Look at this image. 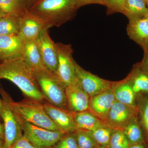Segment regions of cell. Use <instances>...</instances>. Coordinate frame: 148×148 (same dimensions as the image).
<instances>
[{
	"instance_id": "cell-8",
	"label": "cell",
	"mask_w": 148,
	"mask_h": 148,
	"mask_svg": "<svg viewBox=\"0 0 148 148\" xmlns=\"http://www.w3.org/2000/svg\"><path fill=\"white\" fill-rule=\"evenodd\" d=\"M48 29H43L36 41L45 66L54 75L58 66V52L56 43L50 38Z\"/></svg>"
},
{
	"instance_id": "cell-31",
	"label": "cell",
	"mask_w": 148,
	"mask_h": 148,
	"mask_svg": "<svg viewBox=\"0 0 148 148\" xmlns=\"http://www.w3.org/2000/svg\"><path fill=\"white\" fill-rule=\"evenodd\" d=\"M8 148H37L23 135Z\"/></svg>"
},
{
	"instance_id": "cell-23",
	"label": "cell",
	"mask_w": 148,
	"mask_h": 148,
	"mask_svg": "<svg viewBox=\"0 0 148 148\" xmlns=\"http://www.w3.org/2000/svg\"><path fill=\"white\" fill-rule=\"evenodd\" d=\"M0 9L6 15L21 17L27 12L23 10L21 0H0Z\"/></svg>"
},
{
	"instance_id": "cell-18",
	"label": "cell",
	"mask_w": 148,
	"mask_h": 148,
	"mask_svg": "<svg viewBox=\"0 0 148 148\" xmlns=\"http://www.w3.org/2000/svg\"><path fill=\"white\" fill-rule=\"evenodd\" d=\"M112 90L116 101L127 106H135L136 94L127 77L114 82Z\"/></svg>"
},
{
	"instance_id": "cell-2",
	"label": "cell",
	"mask_w": 148,
	"mask_h": 148,
	"mask_svg": "<svg viewBox=\"0 0 148 148\" xmlns=\"http://www.w3.org/2000/svg\"><path fill=\"white\" fill-rule=\"evenodd\" d=\"M1 92L3 100L8 103L20 123L25 122L45 129L62 132L47 113L42 103L29 99L14 102L3 89Z\"/></svg>"
},
{
	"instance_id": "cell-37",
	"label": "cell",
	"mask_w": 148,
	"mask_h": 148,
	"mask_svg": "<svg viewBox=\"0 0 148 148\" xmlns=\"http://www.w3.org/2000/svg\"><path fill=\"white\" fill-rule=\"evenodd\" d=\"M3 107V102L2 100L0 99V118H1V112L2 109Z\"/></svg>"
},
{
	"instance_id": "cell-32",
	"label": "cell",
	"mask_w": 148,
	"mask_h": 148,
	"mask_svg": "<svg viewBox=\"0 0 148 148\" xmlns=\"http://www.w3.org/2000/svg\"><path fill=\"white\" fill-rule=\"evenodd\" d=\"M143 49L144 51V57L142 62L139 63V66L148 75V45Z\"/></svg>"
},
{
	"instance_id": "cell-13",
	"label": "cell",
	"mask_w": 148,
	"mask_h": 148,
	"mask_svg": "<svg viewBox=\"0 0 148 148\" xmlns=\"http://www.w3.org/2000/svg\"><path fill=\"white\" fill-rule=\"evenodd\" d=\"M115 101L112 89L106 90L90 97L88 111L105 122Z\"/></svg>"
},
{
	"instance_id": "cell-12",
	"label": "cell",
	"mask_w": 148,
	"mask_h": 148,
	"mask_svg": "<svg viewBox=\"0 0 148 148\" xmlns=\"http://www.w3.org/2000/svg\"><path fill=\"white\" fill-rule=\"evenodd\" d=\"M49 116L62 132H73L77 129L73 112L67 109L61 108L49 103L43 104Z\"/></svg>"
},
{
	"instance_id": "cell-19",
	"label": "cell",
	"mask_w": 148,
	"mask_h": 148,
	"mask_svg": "<svg viewBox=\"0 0 148 148\" xmlns=\"http://www.w3.org/2000/svg\"><path fill=\"white\" fill-rule=\"evenodd\" d=\"M73 114L77 129L92 131L99 127L108 125L106 123L88 110L73 112Z\"/></svg>"
},
{
	"instance_id": "cell-14",
	"label": "cell",
	"mask_w": 148,
	"mask_h": 148,
	"mask_svg": "<svg viewBox=\"0 0 148 148\" xmlns=\"http://www.w3.org/2000/svg\"><path fill=\"white\" fill-rule=\"evenodd\" d=\"M24 40L19 34L0 36V61L21 57Z\"/></svg>"
},
{
	"instance_id": "cell-7",
	"label": "cell",
	"mask_w": 148,
	"mask_h": 148,
	"mask_svg": "<svg viewBox=\"0 0 148 148\" xmlns=\"http://www.w3.org/2000/svg\"><path fill=\"white\" fill-rule=\"evenodd\" d=\"M75 65L77 79L89 97L112 89L114 82L103 79L86 71L76 62Z\"/></svg>"
},
{
	"instance_id": "cell-40",
	"label": "cell",
	"mask_w": 148,
	"mask_h": 148,
	"mask_svg": "<svg viewBox=\"0 0 148 148\" xmlns=\"http://www.w3.org/2000/svg\"><path fill=\"white\" fill-rule=\"evenodd\" d=\"M145 1L146 2V3H147H147L148 2V0H145Z\"/></svg>"
},
{
	"instance_id": "cell-29",
	"label": "cell",
	"mask_w": 148,
	"mask_h": 148,
	"mask_svg": "<svg viewBox=\"0 0 148 148\" xmlns=\"http://www.w3.org/2000/svg\"><path fill=\"white\" fill-rule=\"evenodd\" d=\"M126 0H103V5L108 8L109 13H121Z\"/></svg>"
},
{
	"instance_id": "cell-34",
	"label": "cell",
	"mask_w": 148,
	"mask_h": 148,
	"mask_svg": "<svg viewBox=\"0 0 148 148\" xmlns=\"http://www.w3.org/2000/svg\"><path fill=\"white\" fill-rule=\"evenodd\" d=\"M5 132L3 124L0 123V139L4 140Z\"/></svg>"
},
{
	"instance_id": "cell-41",
	"label": "cell",
	"mask_w": 148,
	"mask_h": 148,
	"mask_svg": "<svg viewBox=\"0 0 148 148\" xmlns=\"http://www.w3.org/2000/svg\"><path fill=\"white\" fill-rule=\"evenodd\" d=\"M147 5L148 8V2L147 3Z\"/></svg>"
},
{
	"instance_id": "cell-36",
	"label": "cell",
	"mask_w": 148,
	"mask_h": 148,
	"mask_svg": "<svg viewBox=\"0 0 148 148\" xmlns=\"http://www.w3.org/2000/svg\"><path fill=\"white\" fill-rule=\"evenodd\" d=\"M0 148H4V140L0 139Z\"/></svg>"
},
{
	"instance_id": "cell-26",
	"label": "cell",
	"mask_w": 148,
	"mask_h": 148,
	"mask_svg": "<svg viewBox=\"0 0 148 148\" xmlns=\"http://www.w3.org/2000/svg\"><path fill=\"white\" fill-rule=\"evenodd\" d=\"M79 148H95L97 145L86 130L76 129L73 132Z\"/></svg>"
},
{
	"instance_id": "cell-1",
	"label": "cell",
	"mask_w": 148,
	"mask_h": 148,
	"mask_svg": "<svg viewBox=\"0 0 148 148\" xmlns=\"http://www.w3.org/2000/svg\"><path fill=\"white\" fill-rule=\"evenodd\" d=\"M10 81L27 98L42 103L45 98L37 82L34 70L22 58L0 62V79Z\"/></svg>"
},
{
	"instance_id": "cell-20",
	"label": "cell",
	"mask_w": 148,
	"mask_h": 148,
	"mask_svg": "<svg viewBox=\"0 0 148 148\" xmlns=\"http://www.w3.org/2000/svg\"><path fill=\"white\" fill-rule=\"evenodd\" d=\"M122 13L128 20L148 16V8L145 0H126Z\"/></svg>"
},
{
	"instance_id": "cell-25",
	"label": "cell",
	"mask_w": 148,
	"mask_h": 148,
	"mask_svg": "<svg viewBox=\"0 0 148 148\" xmlns=\"http://www.w3.org/2000/svg\"><path fill=\"white\" fill-rule=\"evenodd\" d=\"M113 130L108 125H106L92 131H87L96 144L106 147L109 145Z\"/></svg>"
},
{
	"instance_id": "cell-24",
	"label": "cell",
	"mask_w": 148,
	"mask_h": 148,
	"mask_svg": "<svg viewBox=\"0 0 148 148\" xmlns=\"http://www.w3.org/2000/svg\"><path fill=\"white\" fill-rule=\"evenodd\" d=\"M123 130L131 145L140 144L143 141L142 130L136 118L130 122Z\"/></svg>"
},
{
	"instance_id": "cell-11",
	"label": "cell",
	"mask_w": 148,
	"mask_h": 148,
	"mask_svg": "<svg viewBox=\"0 0 148 148\" xmlns=\"http://www.w3.org/2000/svg\"><path fill=\"white\" fill-rule=\"evenodd\" d=\"M66 92L68 110L73 112L88 110L90 97L77 77L73 82L66 86Z\"/></svg>"
},
{
	"instance_id": "cell-16",
	"label": "cell",
	"mask_w": 148,
	"mask_h": 148,
	"mask_svg": "<svg viewBox=\"0 0 148 148\" xmlns=\"http://www.w3.org/2000/svg\"><path fill=\"white\" fill-rule=\"evenodd\" d=\"M45 28H46L40 20L30 12H27L20 18L18 34L24 40H36Z\"/></svg>"
},
{
	"instance_id": "cell-4",
	"label": "cell",
	"mask_w": 148,
	"mask_h": 148,
	"mask_svg": "<svg viewBox=\"0 0 148 148\" xmlns=\"http://www.w3.org/2000/svg\"><path fill=\"white\" fill-rule=\"evenodd\" d=\"M34 71L37 82L45 100L53 106L68 110L65 86L50 72Z\"/></svg>"
},
{
	"instance_id": "cell-28",
	"label": "cell",
	"mask_w": 148,
	"mask_h": 148,
	"mask_svg": "<svg viewBox=\"0 0 148 148\" xmlns=\"http://www.w3.org/2000/svg\"><path fill=\"white\" fill-rule=\"evenodd\" d=\"M52 148H79L73 132L67 133L61 138Z\"/></svg>"
},
{
	"instance_id": "cell-5",
	"label": "cell",
	"mask_w": 148,
	"mask_h": 148,
	"mask_svg": "<svg viewBox=\"0 0 148 148\" xmlns=\"http://www.w3.org/2000/svg\"><path fill=\"white\" fill-rule=\"evenodd\" d=\"M58 52V66L54 76L66 87L76 79L75 62L73 58L71 45L56 43Z\"/></svg>"
},
{
	"instance_id": "cell-3",
	"label": "cell",
	"mask_w": 148,
	"mask_h": 148,
	"mask_svg": "<svg viewBox=\"0 0 148 148\" xmlns=\"http://www.w3.org/2000/svg\"><path fill=\"white\" fill-rule=\"evenodd\" d=\"M78 8L75 0H40L29 12L49 29L59 27L69 21Z\"/></svg>"
},
{
	"instance_id": "cell-39",
	"label": "cell",
	"mask_w": 148,
	"mask_h": 148,
	"mask_svg": "<svg viewBox=\"0 0 148 148\" xmlns=\"http://www.w3.org/2000/svg\"><path fill=\"white\" fill-rule=\"evenodd\" d=\"M95 148H104L103 147H95Z\"/></svg>"
},
{
	"instance_id": "cell-33",
	"label": "cell",
	"mask_w": 148,
	"mask_h": 148,
	"mask_svg": "<svg viewBox=\"0 0 148 148\" xmlns=\"http://www.w3.org/2000/svg\"><path fill=\"white\" fill-rule=\"evenodd\" d=\"M78 8L90 4L103 5V0H75Z\"/></svg>"
},
{
	"instance_id": "cell-21",
	"label": "cell",
	"mask_w": 148,
	"mask_h": 148,
	"mask_svg": "<svg viewBox=\"0 0 148 148\" xmlns=\"http://www.w3.org/2000/svg\"><path fill=\"white\" fill-rule=\"evenodd\" d=\"M136 94L148 92V75L140 68L138 64L127 77Z\"/></svg>"
},
{
	"instance_id": "cell-35",
	"label": "cell",
	"mask_w": 148,
	"mask_h": 148,
	"mask_svg": "<svg viewBox=\"0 0 148 148\" xmlns=\"http://www.w3.org/2000/svg\"><path fill=\"white\" fill-rule=\"evenodd\" d=\"M128 148H145L143 145L140 144H135V145H132L129 146Z\"/></svg>"
},
{
	"instance_id": "cell-10",
	"label": "cell",
	"mask_w": 148,
	"mask_h": 148,
	"mask_svg": "<svg viewBox=\"0 0 148 148\" xmlns=\"http://www.w3.org/2000/svg\"><path fill=\"white\" fill-rule=\"evenodd\" d=\"M3 107L1 118L3 121L4 127V148H8L23 136L22 127L13 112L5 101L2 100Z\"/></svg>"
},
{
	"instance_id": "cell-22",
	"label": "cell",
	"mask_w": 148,
	"mask_h": 148,
	"mask_svg": "<svg viewBox=\"0 0 148 148\" xmlns=\"http://www.w3.org/2000/svg\"><path fill=\"white\" fill-rule=\"evenodd\" d=\"M21 17L6 15L1 18L0 19V36L18 35L20 30Z\"/></svg>"
},
{
	"instance_id": "cell-30",
	"label": "cell",
	"mask_w": 148,
	"mask_h": 148,
	"mask_svg": "<svg viewBox=\"0 0 148 148\" xmlns=\"http://www.w3.org/2000/svg\"><path fill=\"white\" fill-rule=\"evenodd\" d=\"M142 122L148 135V98L144 101L141 107Z\"/></svg>"
},
{
	"instance_id": "cell-38",
	"label": "cell",
	"mask_w": 148,
	"mask_h": 148,
	"mask_svg": "<svg viewBox=\"0 0 148 148\" xmlns=\"http://www.w3.org/2000/svg\"><path fill=\"white\" fill-rule=\"evenodd\" d=\"M5 15H6L0 9V19H1L2 18H3V17L5 16Z\"/></svg>"
},
{
	"instance_id": "cell-17",
	"label": "cell",
	"mask_w": 148,
	"mask_h": 148,
	"mask_svg": "<svg viewBox=\"0 0 148 148\" xmlns=\"http://www.w3.org/2000/svg\"><path fill=\"white\" fill-rule=\"evenodd\" d=\"M21 58L35 71L49 72L43 63L36 40H24Z\"/></svg>"
},
{
	"instance_id": "cell-27",
	"label": "cell",
	"mask_w": 148,
	"mask_h": 148,
	"mask_svg": "<svg viewBox=\"0 0 148 148\" xmlns=\"http://www.w3.org/2000/svg\"><path fill=\"white\" fill-rule=\"evenodd\" d=\"M129 144L123 130H114L109 144L110 148H128Z\"/></svg>"
},
{
	"instance_id": "cell-9",
	"label": "cell",
	"mask_w": 148,
	"mask_h": 148,
	"mask_svg": "<svg viewBox=\"0 0 148 148\" xmlns=\"http://www.w3.org/2000/svg\"><path fill=\"white\" fill-rule=\"evenodd\" d=\"M136 106H127L114 101L105 123L114 130H123L132 119L135 118Z\"/></svg>"
},
{
	"instance_id": "cell-15",
	"label": "cell",
	"mask_w": 148,
	"mask_h": 148,
	"mask_svg": "<svg viewBox=\"0 0 148 148\" xmlns=\"http://www.w3.org/2000/svg\"><path fill=\"white\" fill-rule=\"evenodd\" d=\"M127 33L130 39L145 48L148 45V16L129 20Z\"/></svg>"
},
{
	"instance_id": "cell-6",
	"label": "cell",
	"mask_w": 148,
	"mask_h": 148,
	"mask_svg": "<svg viewBox=\"0 0 148 148\" xmlns=\"http://www.w3.org/2000/svg\"><path fill=\"white\" fill-rule=\"evenodd\" d=\"M21 124L24 136L37 148H52L65 134L25 122Z\"/></svg>"
}]
</instances>
